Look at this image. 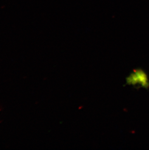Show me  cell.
I'll return each instance as SVG.
<instances>
[{"mask_svg": "<svg viewBox=\"0 0 149 150\" xmlns=\"http://www.w3.org/2000/svg\"><path fill=\"white\" fill-rule=\"evenodd\" d=\"M127 81L128 83L133 85H140L145 86L147 84V77L144 72L136 71L128 77Z\"/></svg>", "mask_w": 149, "mask_h": 150, "instance_id": "1", "label": "cell"}]
</instances>
